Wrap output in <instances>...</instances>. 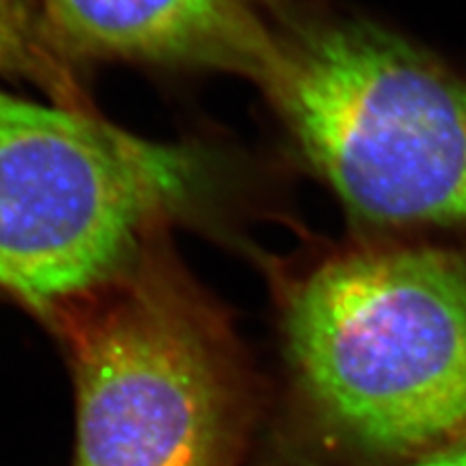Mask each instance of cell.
I'll use <instances>...</instances> for the list:
<instances>
[{
	"label": "cell",
	"mask_w": 466,
	"mask_h": 466,
	"mask_svg": "<svg viewBox=\"0 0 466 466\" xmlns=\"http://www.w3.org/2000/svg\"><path fill=\"white\" fill-rule=\"evenodd\" d=\"M279 171L218 133L154 142L0 90V289L61 315L119 279L159 222L198 220Z\"/></svg>",
	"instance_id": "6da1fadb"
},
{
	"label": "cell",
	"mask_w": 466,
	"mask_h": 466,
	"mask_svg": "<svg viewBox=\"0 0 466 466\" xmlns=\"http://www.w3.org/2000/svg\"><path fill=\"white\" fill-rule=\"evenodd\" d=\"M255 84L288 156L356 224L466 229V76L440 55L313 0Z\"/></svg>",
	"instance_id": "7a4b0ae2"
},
{
	"label": "cell",
	"mask_w": 466,
	"mask_h": 466,
	"mask_svg": "<svg viewBox=\"0 0 466 466\" xmlns=\"http://www.w3.org/2000/svg\"><path fill=\"white\" fill-rule=\"evenodd\" d=\"M294 371L346 441L421 457L466 435V257L361 245L325 258L288 303Z\"/></svg>",
	"instance_id": "3957f363"
},
{
	"label": "cell",
	"mask_w": 466,
	"mask_h": 466,
	"mask_svg": "<svg viewBox=\"0 0 466 466\" xmlns=\"http://www.w3.org/2000/svg\"><path fill=\"white\" fill-rule=\"evenodd\" d=\"M76 385L75 466H231L245 392L229 346L159 255L61 313Z\"/></svg>",
	"instance_id": "277c9868"
},
{
	"label": "cell",
	"mask_w": 466,
	"mask_h": 466,
	"mask_svg": "<svg viewBox=\"0 0 466 466\" xmlns=\"http://www.w3.org/2000/svg\"><path fill=\"white\" fill-rule=\"evenodd\" d=\"M313 0H39L49 46L96 61L255 80Z\"/></svg>",
	"instance_id": "5b68a950"
},
{
	"label": "cell",
	"mask_w": 466,
	"mask_h": 466,
	"mask_svg": "<svg viewBox=\"0 0 466 466\" xmlns=\"http://www.w3.org/2000/svg\"><path fill=\"white\" fill-rule=\"evenodd\" d=\"M47 37L37 16L24 0H0V72L32 75L55 84L51 56L47 55Z\"/></svg>",
	"instance_id": "8992f818"
},
{
	"label": "cell",
	"mask_w": 466,
	"mask_h": 466,
	"mask_svg": "<svg viewBox=\"0 0 466 466\" xmlns=\"http://www.w3.org/2000/svg\"><path fill=\"white\" fill-rule=\"evenodd\" d=\"M410 466H466V435L428 455L418 457Z\"/></svg>",
	"instance_id": "52a82bcc"
}]
</instances>
